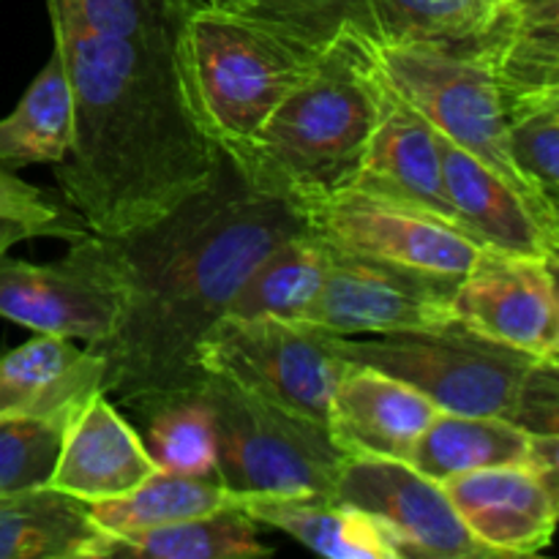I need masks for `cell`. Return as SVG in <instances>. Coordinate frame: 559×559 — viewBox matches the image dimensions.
<instances>
[{
  "instance_id": "6da1fadb",
  "label": "cell",
  "mask_w": 559,
  "mask_h": 559,
  "mask_svg": "<svg viewBox=\"0 0 559 559\" xmlns=\"http://www.w3.org/2000/svg\"><path fill=\"white\" fill-rule=\"evenodd\" d=\"M304 218L257 191L224 158L205 189L123 235H74L66 254L102 276L120 298L102 347L104 393L134 418L202 385L200 344L224 320L251 267Z\"/></svg>"
},
{
  "instance_id": "7a4b0ae2",
  "label": "cell",
  "mask_w": 559,
  "mask_h": 559,
  "mask_svg": "<svg viewBox=\"0 0 559 559\" xmlns=\"http://www.w3.org/2000/svg\"><path fill=\"white\" fill-rule=\"evenodd\" d=\"M380 115V82L349 47L325 49L322 69L289 93L257 136L224 153L257 191L295 211L355 183Z\"/></svg>"
},
{
  "instance_id": "3957f363",
  "label": "cell",
  "mask_w": 559,
  "mask_h": 559,
  "mask_svg": "<svg viewBox=\"0 0 559 559\" xmlns=\"http://www.w3.org/2000/svg\"><path fill=\"white\" fill-rule=\"evenodd\" d=\"M336 347L347 364L407 382L442 413L506 418L557 437L559 360L502 347L456 320L426 331L336 336Z\"/></svg>"
},
{
  "instance_id": "277c9868",
  "label": "cell",
  "mask_w": 559,
  "mask_h": 559,
  "mask_svg": "<svg viewBox=\"0 0 559 559\" xmlns=\"http://www.w3.org/2000/svg\"><path fill=\"white\" fill-rule=\"evenodd\" d=\"M178 47L191 112L222 153L254 140L325 60L262 22L211 5L183 16Z\"/></svg>"
},
{
  "instance_id": "5b68a950",
  "label": "cell",
  "mask_w": 559,
  "mask_h": 559,
  "mask_svg": "<svg viewBox=\"0 0 559 559\" xmlns=\"http://www.w3.org/2000/svg\"><path fill=\"white\" fill-rule=\"evenodd\" d=\"M238 14L314 52L338 44H431L489 60L516 20V0H251Z\"/></svg>"
},
{
  "instance_id": "8992f818",
  "label": "cell",
  "mask_w": 559,
  "mask_h": 559,
  "mask_svg": "<svg viewBox=\"0 0 559 559\" xmlns=\"http://www.w3.org/2000/svg\"><path fill=\"white\" fill-rule=\"evenodd\" d=\"M216 424L218 480L246 500L336 497L344 453L328 426L243 391L224 377L200 385Z\"/></svg>"
},
{
  "instance_id": "52a82bcc",
  "label": "cell",
  "mask_w": 559,
  "mask_h": 559,
  "mask_svg": "<svg viewBox=\"0 0 559 559\" xmlns=\"http://www.w3.org/2000/svg\"><path fill=\"white\" fill-rule=\"evenodd\" d=\"M338 47L355 49L374 69L382 85L409 104L437 134L473 153L478 162L524 191L546 216L555 218L530 194L508 158L506 96H502L500 76L484 55L453 52L431 44H338Z\"/></svg>"
},
{
  "instance_id": "ba28073f",
  "label": "cell",
  "mask_w": 559,
  "mask_h": 559,
  "mask_svg": "<svg viewBox=\"0 0 559 559\" xmlns=\"http://www.w3.org/2000/svg\"><path fill=\"white\" fill-rule=\"evenodd\" d=\"M202 374H216L304 418L328 424L347 369L336 336L300 320H222L200 344Z\"/></svg>"
},
{
  "instance_id": "9c48e42d",
  "label": "cell",
  "mask_w": 559,
  "mask_h": 559,
  "mask_svg": "<svg viewBox=\"0 0 559 559\" xmlns=\"http://www.w3.org/2000/svg\"><path fill=\"white\" fill-rule=\"evenodd\" d=\"M300 218L331 249L456 282L480 249L459 224L360 186L311 202Z\"/></svg>"
},
{
  "instance_id": "30bf717a",
  "label": "cell",
  "mask_w": 559,
  "mask_h": 559,
  "mask_svg": "<svg viewBox=\"0 0 559 559\" xmlns=\"http://www.w3.org/2000/svg\"><path fill=\"white\" fill-rule=\"evenodd\" d=\"M456 284V278L426 276L407 267L331 249L325 282L300 322H309L331 336L440 328L456 320L453 317Z\"/></svg>"
},
{
  "instance_id": "8fae6325",
  "label": "cell",
  "mask_w": 559,
  "mask_h": 559,
  "mask_svg": "<svg viewBox=\"0 0 559 559\" xmlns=\"http://www.w3.org/2000/svg\"><path fill=\"white\" fill-rule=\"evenodd\" d=\"M469 331L540 360H559L557 262L480 246L453 293Z\"/></svg>"
},
{
  "instance_id": "7c38bea8",
  "label": "cell",
  "mask_w": 559,
  "mask_h": 559,
  "mask_svg": "<svg viewBox=\"0 0 559 559\" xmlns=\"http://www.w3.org/2000/svg\"><path fill=\"white\" fill-rule=\"evenodd\" d=\"M336 500L369 513L404 557L491 559L469 535L437 480L402 459L347 456L336 478Z\"/></svg>"
},
{
  "instance_id": "4fadbf2b",
  "label": "cell",
  "mask_w": 559,
  "mask_h": 559,
  "mask_svg": "<svg viewBox=\"0 0 559 559\" xmlns=\"http://www.w3.org/2000/svg\"><path fill=\"white\" fill-rule=\"evenodd\" d=\"M0 317L33 333L102 347L118 328L120 298L74 257L36 265L5 251L0 254Z\"/></svg>"
},
{
  "instance_id": "5bb4252c",
  "label": "cell",
  "mask_w": 559,
  "mask_h": 559,
  "mask_svg": "<svg viewBox=\"0 0 559 559\" xmlns=\"http://www.w3.org/2000/svg\"><path fill=\"white\" fill-rule=\"evenodd\" d=\"M557 469L506 464L442 480L448 500L495 557L538 555L555 538Z\"/></svg>"
},
{
  "instance_id": "9a60e30c",
  "label": "cell",
  "mask_w": 559,
  "mask_h": 559,
  "mask_svg": "<svg viewBox=\"0 0 559 559\" xmlns=\"http://www.w3.org/2000/svg\"><path fill=\"white\" fill-rule=\"evenodd\" d=\"M437 134V131H435ZM442 180L459 224L480 246L555 260L559 222L546 216L524 191L486 167L473 153L437 134Z\"/></svg>"
},
{
  "instance_id": "2e32d148",
  "label": "cell",
  "mask_w": 559,
  "mask_h": 559,
  "mask_svg": "<svg viewBox=\"0 0 559 559\" xmlns=\"http://www.w3.org/2000/svg\"><path fill=\"white\" fill-rule=\"evenodd\" d=\"M102 353L74 338L33 333L0 355V418L69 426L93 396L104 393Z\"/></svg>"
},
{
  "instance_id": "e0dca14e",
  "label": "cell",
  "mask_w": 559,
  "mask_h": 559,
  "mask_svg": "<svg viewBox=\"0 0 559 559\" xmlns=\"http://www.w3.org/2000/svg\"><path fill=\"white\" fill-rule=\"evenodd\" d=\"M435 413V404L407 382L347 364L333 388L325 426L344 456L409 462Z\"/></svg>"
},
{
  "instance_id": "ac0fdd59",
  "label": "cell",
  "mask_w": 559,
  "mask_h": 559,
  "mask_svg": "<svg viewBox=\"0 0 559 559\" xmlns=\"http://www.w3.org/2000/svg\"><path fill=\"white\" fill-rule=\"evenodd\" d=\"M156 469L140 431L98 393L66 426L49 486L96 506L129 495Z\"/></svg>"
},
{
  "instance_id": "d6986e66",
  "label": "cell",
  "mask_w": 559,
  "mask_h": 559,
  "mask_svg": "<svg viewBox=\"0 0 559 559\" xmlns=\"http://www.w3.org/2000/svg\"><path fill=\"white\" fill-rule=\"evenodd\" d=\"M353 186L407 202V205L435 213L445 222L459 224L451 197L445 191V180H442L435 129L382 82L380 115H377V126L371 131L364 164H360V173Z\"/></svg>"
},
{
  "instance_id": "ffe728a7",
  "label": "cell",
  "mask_w": 559,
  "mask_h": 559,
  "mask_svg": "<svg viewBox=\"0 0 559 559\" xmlns=\"http://www.w3.org/2000/svg\"><path fill=\"white\" fill-rule=\"evenodd\" d=\"M559 437L533 435L524 426L489 415H456L437 409L413 448L409 464L426 478L442 480L506 464L557 467Z\"/></svg>"
},
{
  "instance_id": "44dd1931",
  "label": "cell",
  "mask_w": 559,
  "mask_h": 559,
  "mask_svg": "<svg viewBox=\"0 0 559 559\" xmlns=\"http://www.w3.org/2000/svg\"><path fill=\"white\" fill-rule=\"evenodd\" d=\"M91 506L52 486L0 497V559H107Z\"/></svg>"
},
{
  "instance_id": "7402d4cb",
  "label": "cell",
  "mask_w": 559,
  "mask_h": 559,
  "mask_svg": "<svg viewBox=\"0 0 559 559\" xmlns=\"http://www.w3.org/2000/svg\"><path fill=\"white\" fill-rule=\"evenodd\" d=\"M243 511L262 527L278 530L322 557L402 559V551L382 524L336 497L246 500Z\"/></svg>"
},
{
  "instance_id": "603a6c76",
  "label": "cell",
  "mask_w": 559,
  "mask_h": 559,
  "mask_svg": "<svg viewBox=\"0 0 559 559\" xmlns=\"http://www.w3.org/2000/svg\"><path fill=\"white\" fill-rule=\"evenodd\" d=\"M331 249L309 229L278 240L246 276L224 320H304L328 273Z\"/></svg>"
},
{
  "instance_id": "cb8c5ba5",
  "label": "cell",
  "mask_w": 559,
  "mask_h": 559,
  "mask_svg": "<svg viewBox=\"0 0 559 559\" xmlns=\"http://www.w3.org/2000/svg\"><path fill=\"white\" fill-rule=\"evenodd\" d=\"M74 142V98L58 55L33 76L27 91L0 118V164H63Z\"/></svg>"
},
{
  "instance_id": "d4e9b609",
  "label": "cell",
  "mask_w": 559,
  "mask_h": 559,
  "mask_svg": "<svg viewBox=\"0 0 559 559\" xmlns=\"http://www.w3.org/2000/svg\"><path fill=\"white\" fill-rule=\"evenodd\" d=\"M235 506H243V502L218 478H197V475L156 469L129 495L91 506V516L109 538H120V535L167 527V524L207 516V513Z\"/></svg>"
},
{
  "instance_id": "484cf974",
  "label": "cell",
  "mask_w": 559,
  "mask_h": 559,
  "mask_svg": "<svg viewBox=\"0 0 559 559\" xmlns=\"http://www.w3.org/2000/svg\"><path fill=\"white\" fill-rule=\"evenodd\" d=\"M273 551V546L262 544V524H257L243 506L120 535L109 544V557L151 559H257L271 557Z\"/></svg>"
},
{
  "instance_id": "4316f807",
  "label": "cell",
  "mask_w": 559,
  "mask_h": 559,
  "mask_svg": "<svg viewBox=\"0 0 559 559\" xmlns=\"http://www.w3.org/2000/svg\"><path fill=\"white\" fill-rule=\"evenodd\" d=\"M506 136L519 180L559 218V91L508 96Z\"/></svg>"
},
{
  "instance_id": "83f0119b",
  "label": "cell",
  "mask_w": 559,
  "mask_h": 559,
  "mask_svg": "<svg viewBox=\"0 0 559 559\" xmlns=\"http://www.w3.org/2000/svg\"><path fill=\"white\" fill-rule=\"evenodd\" d=\"M136 420L145 426V445L158 469L218 478L216 424L200 388L153 404Z\"/></svg>"
},
{
  "instance_id": "f1b7e54d",
  "label": "cell",
  "mask_w": 559,
  "mask_h": 559,
  "mask_svg": "<svg viewBox=\"0 0 559 559\" xmlns=\"http://www.w3.org/2000/svg\"><path fill=\"white\" fill-rule=\"evenodd\" d=\"M66 426L0 418V497L49 486Z\"/></svg>"
},
{
  "instance_id": "f546056e",
  "label": "cell",
  "mask_w": 559,
  "mask_h": 559,
  "mask_svg": "<svg viewBox=\"0 0 559 559\" xmlns=\"http://www.w3.org/2000/svg\"><path fill=\"white\" fill-rule=\"evenodd\" d=\"M47 9L71 11L91 25L129 33H173L189 14L175 0H47Z\"/></svg>"
},
{
  "instance_id": "4dcf8cb0",
  "label": "cell",
  "mask_w": 559,
  "mask_h": 559,
  "mask_svg": "<svg viewBox=\"0 0 559 559\" xmlns=\"http://www.w3.org/2000/svg\"><path fill=\"white\" fill-rule=\"evenodd\" d=\"M0 218L25 224V227L36 229V235H52V238L63 240L85 233L80 218L66 216V211L52 197L44 194L27 180L16 178L3 164H0Z\"/></svg>"
},
{
  "instance_id": "1f68e13d",
  "label": "cell",
  "mask_w": 559,
  "mask_h": 559,
  "mask_svg": "<svg viewBox=\"0 0 559 559\" xmlns=\"http://www.w3.org/2000/svg\"><path fill=\"white\" fill-rule=\"evenodd\" d=\"M31 238H38L36 229L25 227V224H20V222H5V218H0V254H5L11 246L22 243V240H31Z\"/></svg>"
},
{
  "instance_id": "d6a6232c",
  "label": "cell",
  "mask_w": 559,
  "mask_h": 559,
  "mask_svg": "<svg viewBox=\"0 0 559 559\" xmlns=\"http://www.w3.org/2000/svg\"><path fill=\"white\" fill-rule=\"evenodd\" d=\"M246 3H251V0H207L211 9H224V11H238L243 9Z\"/></svg>"
},
{
  "instance_id": "836d02e7",
  "label": "cell",
  "mask_w": 559,
  "mask_h": 559,
  "mask_svg": "<svg viewBox=\"0 0 559 559\" xmlns=\"http://www.w3.org/2000/svg\"><path fill=\"white\" fill-rule=\"evenodd\" d=\"M175 3L183 5L186 11H191V9H202V5H207V0H175Z\"/></svg>"
}]
</instances>
